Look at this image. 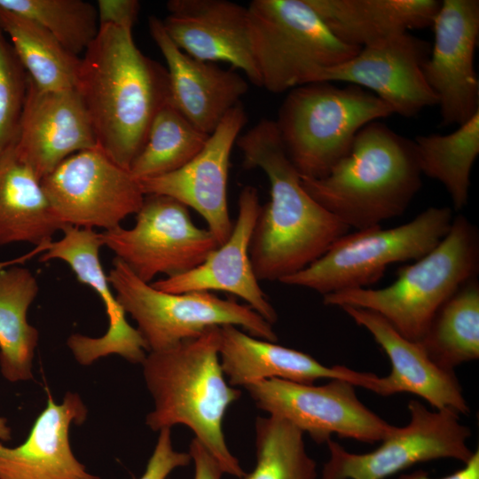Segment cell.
<instances>
[{
	"label": "cell",
	"instance_id": "cell-1",
	"mask_svg": "<svg viewBox=\"0 0 479 479\" xmlns=\"http://www.w3.org/2000/svg\"><path fill=\"white\" fill-rule=\"evenodd\" d=\"M236 145L244 167L262 169L271 185L250 243L254 272L259 281H280L318 259L349 228L305 191L274 121L261 120Z\"/></svg>",
	"mask_w": 479,
	"mask_h": 479
},
{
	"label": "cell",
	"instance_id": "cell-2",
	"mask_svg": "<svg viewBox=\"0 0 479 479\" xmlns=\"http://www.w3.org/2000/svg\"><path fill=\"white\" fill-rule=\"evenodd\" d=\"M75 90L97 145L130 170L154 117L169 101L167 68L137 47L131 28L99 25L81 58Z\"/></svg>",
	"mask_w": 479,
	"mask_h": 479
},
{
	"label": "cell",
	"instance_id": "cell-3",
	"mask_svg": "<svg viewBox=\"0 0 479 479\" xmlns=\"http://www.w3.org/2000/svg\"><path fill=\"white\" fill-rule=\"evenodd\" d=\"M219 338L220 326H212L172 348L146 354L141 365L154 408L145 423L154 432L188 427L224 474L240 478L245 472L228 449L222 425L241 392L225 381Z\"/></svg>",
	"mask_w": 479,
	"mask_h": 479
},
{
	"label": "cell",
	"instance_id": "cell-4",
	"mask_svg": "<svg viewBox=\"0 0 479 479\" xmlns=\"http://www.w3.org/2000/svg\"><path fill=\"white\" fill-rule=\"evenodd\" d=\"M413 142L378 121L357 134L349 153L323 177H301L305 191L349 229L403 215L421 187Z\"/></svg>",
	"mask_w": 479,
	"mask_h": 479
},
{
	"label": "cell",
	"instance_id": "cell-5",
	"mask_svg": "<svg viewBox=\"0 0 479 479\" xmlns=\"http://www.w3.org/2000/svg\"><path fill=\"white\" fill-rule=\"evenodd\" d=\"M479 269V233L466 216L453 217L444 239L424 256L397 271L379 288H355L323 295L327 306L373 311L401 335L420 342L440 307Z\"/></svg>",
	"mask_w": 479,
	"mask_h": 479
},
{
	"label": "cell",
	"instance_id": "cell-6",
	"mask_svg": "<svg viewBox=\"0 0 479 479\" xmlns=\"http://www.w3.org/2000/svg\"><path fill=\"white\" fill-rule=\"evenodd\" d=\"M391 114L385 102L359 86L317 82L290 90L274 122L300 176L320 178L349 153L364 126Z\"/></svg>",
	"mask_w": 479,
	"mask_h": 479
},
{
	"label": "cell",
	"instance_id": "cell-7",
	"mask_svg": "<svg viewBox=\"0 0 479 479\" xmlns=\"http://www.w3.org/2000/svg\"><path fill=\"white\" fill-rule=\"evenodd\" d=\"M247 8L261 87L270 92L316 82L361 49L339 40L306 0H253Z\"/></svg>",
	"mask_w": 479,
	"mask_h": 479
},
{
	"label": "cell",
	"instance_id": "cell-8",
	"mask_svg": "<svg viewBox=\"0 0 479 479\" xmlns=\"http://www.w3.org/2000/svg\"><path fill=\"white\" fill-rule=\"evenodd\" d=\"M453 219L449 207H430L402 225H381L346 233L315 262L279 282L322 295L364 288L382 277L395 263L415 261L447 234Z\"/></svg>",
	"mask_w": 479,
	"mask_h": 479
},
{
	"label": "cell",
	"instance_id": "cell-9",
	"mask_svg": "<svg viewBox=\"0 0 479 479\" xmlns=\"http://www.w3.org/2000/svg\"><path fill=\"white\" fill-rule=\"evenodd\" d=\"M116 298L137 323L148 352L164 350L212 326L242 327L253 337L276 342L272 325L249 305L211 292L168 293L138 279L116 257L107 274Z\"/></svg>",
	"mask_w": 479,
	"mask_h": 479
},
{
	"label": "cell",
	"instance_id": "cell-10",
	"mask_svg": "<svg viewBox=\"0 0 479 479\" xmlns=\"http://www.w3.org/2000/svg\"><path fill=\"white\" fill-rule=\"evenodd\" d=\"M100 234L103 245L146 283L195 268L219 246L208 229L195 225L185 205L160 194L145 195L133 227Z\"/></svg>",
	"mask_w": 479,
	"mask_h": 479
},
{
	"label": "cell",
	"instance_id": "cell-11",
	"mask_svg": "<svg viewBox=\"0 0 479 479\" xmlns=\"http://www.w3.org/2000/svg\"><path fill=\"white\" fill-rule=\"evenodd\" d=\"M410 421L397 427L374 451L352 453L329 439L330 457L321 479H386L421 462L454 459L463 464L473 452L467 441L470 429L449 408L429 411L420 402L408 403Z\"/></svg>",
	"mask_w": 479,
	"mask_h": 479
},
{
	"label": "cell",
	"instance_id": "cell-12",
	"mask_svg": "<svg viewBox=\"0 0 479 479\" xmlns=\"http://www.w3.org/2000/svg\"><path fill=\"white\" fill-rule=\"evenodd\" d=\"M41 183L58 219L80 228L120 226L145 199L138 180L98 146L67 157Z\"/></svg>",
	"mask_w": 479,
	"mask_h": 479
},
{
	"label": "cell",
	"instance_id": "cell-13",
	"mask_svg": "<svg viewBox=\"0 0 479 479\" xmlns=\"http://www.w3.org/2000/svg\"><path fill=\"white\" fill-rule=\"evenodd\" d=\"M244 388L259 409L287 420L318 444L326 443L333 434L373 444L397 428L368 409L355 386L344 380L315 386L272 378Z\"/></svg>",
	"mask_w": 479,
	"mask_h": 479
},
{
	"label": "cell",
	"instance_id": "cell-14",
	"mask_svg": "<svg viewBox=\"0 0 479 479\" xmlns=\"http://www.w3.org/2000/svg\"><path fill=\"white\" fill-rule=\"evenodd\" d=\"M431 27L434 44L423 74L436 96L441 125L459 126L479 112V80L475 68L479 1H441Z\"/></svg>",
	"mask_w": 479,
	"mask_h": 479
},
{
	"label": "cell",
	"instance_id": "cell-15",
	"mask_svg": "<svg viewBox=\"0 0 479 479\" xmlns=\"http://www.w3.org/2000/svg\"><path fill=\"white\" fill-rule=\"evenodd\" d=\"M430 43L410 32L399 34L362 47L349 59L323 70L317 82H345L359 86L385 102L405 118L437 106L423 67Z\"/></svg>",
	"mask_w": 479,
	"mask_h": 479
},
{
	"label": "cell",
	"instance_id": "cell-16",
	"mask_svg": "<svg viewBox=\"0 0 479 479\" xmlns=\"http://www.w3.org/2000/svg\"><path fill=\"white\" fill-rule=\"evenodd\" d=\"M247 121L243 106L236 105L186 164L170 173L138 180L145 195L169 196L198 212L219 246L228 240L233 227L227 200L230 158Z\"/></svg>",
	"mask_w": 479,
	"mask_h": 479
},
{
	"label": "cell",
	"instance_id": "cell-17",
	"mask_svg": "<svg viewBox=\"0 0 479 479\" xmlns=\"http://www.w3.org/2000/svg\"><path fill=\"white\" fill-rule=\"evenodd\" d=\"M63 237L43 247L40 262L61 260L69 265L76 279L90 287L101 299L108 327L100 337L73 334L67 346L76 361L89 365L101 357L118 355L132 364H142L147 348L137 328L126 318L100 262L101 234L93 229L65 225Z\"/></svg>",
	"mask_w": 479,
	"mask_h": 479
},
{
	"label": "cell",
	"instance_id": "cell-18",
	"mask_svg": "<svg viewBox=\"0 0 479 479\" xmlns=\"http://www.w3.org/2000/svg\"><path fill=\"white\" fill-rule=\"evenodd\" d=\"M96 146L92 124L77 90H43L28 76L14 145L20 160L42 180L67 157Z\"/></svg>",
	"mask_w": 479,
	"mask_h": 479
},
{
	"label": "cell",
	"instance_id": "cell-19",
	"mask_svg": "<svg viewBox=\"0 0 479 479\" xmlns=\"http://www.w3.org/2000/svg\"><path fill=\"white\" fill-rule=\"evenodd\" d=\"M260 208L256 188L245 186L239 195L238 216L228 240L195 268L151 285L168 293L226 292L241 298L273 325L278 319L277 312L259 285L249 255Z\"/></svg>",
	"mask_w": 479,
	"mask_h": 479
},
{
	"label": "cell",
	"instance_id": "cell-20",
	"mask_svg": "<svg viewBox=\"0 0 479 479\" xmlns=\"http://www.w3.org/2000/svg\"><path fill=\"white\" fill-rule=\"evenodd\" d=\"M166 5L164 29L182 51L202 61L229 63L261 87L247 7L228 0H169Z\"/></svg>",
	"mask_w": 479,
	"mask_h": 479
},
{
	"label": "cell",
	"instance_id": "cell-21",
	"mask_svg": "<svg viewBox=\"0 0 479 479\" xmlns=\"http://www.w3.org/2000/svg\"><path fill=\"white\" fill-rule=\"evenodd\" d=\"M148 27L167 64L169 102L198 130L210 135L228 112L240 104L248 90L247 82L233 70L182 51L159 18L149 17Z\"/></svg>",
	"mask_w": 479,
	"mask_h": 479
},
{
	"label": "cell",
	"instance_id": "cell-22",
	"mask_svg": "<svg viewBox=\"0 0 479 479\" xmlns=\"http://www.w3.org/2000/svg\"><path fill=\"white\" fill-rule=\"evenodd\" d=\"M88 409L82 397L67 392L58 404L47 391L44 409L27 439L15 447L0 442V479H100L75 456L69 438L72 425H82Z\"/></svg>",
	"mask_w": 479,
	"mask_h": 479
},
{
	"label": "cell",
	"instance_id": "cell-23",
	"mask_svg": "<svg viewBox=\"0 0 479 479\" xmlns=\"http://www.w3.org/2000/svg\"><path fill=\"white\" fill-rule=\"evenodd\" d=\"M218 353L232 387L272 378L304 384L319 379L344 380L375 393L379 387L380 377L373 373L326 366L307 353L253 337L232 325L220 326Z\"/></svg>",
	"mask_w": 479,
	"mask_h": 479
},
{
	"label": "cell",
	"instance_id": "cell-24",
	"mask_svg": "<svg viewBox=\"0 0 479 479\" xmlns=\"http://www.w3.org/2000/svg\"><path fill=\"white\" fill-rule=\"evenodd\" d=\"M341 309L372 334L390 361L391 372L387 377H380L377 394L388 397L411 393L436 410L449 408L459 414L469 412L454 371L433 361L420 342L404 338L373 311L350 306Z\"/></svg>",
	"mask_w": 479,
	"mask_h": 479
},
{
	"label": "cell",
	"instance_id": "cell-25",
	"mask_svg": "<svg viewBox=\"0 0 479 479\" xmlns=\"http://www.w3.org/2000/svg\"><path fill=\"white\" fill-rule=\"evenodd\" d=\"M329 30L346 44L362 48L432 25L437 0H306Z\"/></svg>",
	"mask_w": 479,
	"mask_h": 479
},
{
	"label": "cell",
	"instance_id": "cell-26",
	"mask_svg": "<svg viewBox=\"0 0 479 479\" xmlns=\"http://www.w3.org/2000/svg\"><path fill=\"white\" fill-rule=\"evenodd\" d=\"M65 225L55 216L41 179L16 154L0 153V247L26 242L43 247Z\"/></svg>",
	"mask_w": 479,
	"mask_h": 479
},
{
	"label": "cell",
	"instance_id": "cell-27",
	"mask_svg": "<svg viewBox=\"0 0 479 479\" xmlns=\"http://www.w3.org/2000/svg\"><path fill=\"white\" fill-rule=\"evenodd\" d=\"M21 264L0 271V372L10 382L33 378L39 332L27 311L39 292L33 272Z\"/></svg>",
	"mask_w": 479,
	"mask_h": 479
},
{
	"label": "cell",
	"instance_id": "cell-28",
	"mask_svg": "<svg viewBox=\"0 0 479 479\" xmlns=\"http://www.w3.org/2000/svg\"><path fill=\"white\" fill-rule=\"evenodd\" d=\"M0 28L29 78L41 90L75 89L81 58L35 21L0 7Z\"/></svg>",
	"mask_w": 479,
	"mask_h": 479
},
{
	"label": "cell",
	"instance_id": "cell-29",
	"mask_svg": "<svg viewBox=\"0 0 479 479\" xmlns=\"http://www.w3.org/2000/svg\"><path fill=\"white\" fill-rule=\"evenodd\" d=\"M412 142L421 174L444 186L455 211L463 209L479 154V112L451 133L419 135Z\"/></svg>",
	"mask_w": 479,
	"mask_h": 479
},
{
	"label": "cell",
	"instance_id": "cell-30",
	"mask_svg": "<svg viewBox=\"0 0 479 479\" xmlns=\"http://www.w3.org/2000/svg\"><path fill=\"white\" fill-rule=\"evenodd\" d=\"M440 366L453 370L479 357V283L463 284L438 310L419 342Z\"/></svg>",
	"mask_w": 479,
	"mask_h": 479
},
{
	"label": "cell",
	"instance_id": "cell-31",
	"mask_svg": "<svg viewBox=\"0 0 479 479\" xmlns=\"http://www.w3.org/2000/svg\"><path fill=\"white\" fill-rule=\"evenodd\" d=\"M209 135L198 130L169 101L154 117L145 143L130 167L137 179L178 169L204 146Z\"/></svg>",
	"mask_w": 479,
	"mask_h": 479
},
{
	"label": "cell",
	"instance_id": "cell-32",
	"mask_svg": "<svg viewBox=\"0 0 479 479\" xmlns=\"http://www.w3.org/2000/svg\"><path fill=\"white\" fill-rule=\"evenodd\" d=\"M256 464L240 479H317L316 462L306 452L303 433L270 415L255 421Z\"/></svg>",
	"mask_w": 479,
	"mask_h": 479
},
{
	"label": "cell",
	"instance_id": "cell-33",
	"mask_svg": "<svg viewBox=\"0 0 479 479\" xmlns=\"http://www.w3.org/2000/svg\"><path fill=\"white\" fill-rule=\"evenodd\" d=\"M0 7L35 21L78 57L99 30L97 6L83 0H0Z\"/></svg>",
	"mask_w": 479,
	"mask_h": 479
},
{
	"label": "cell",
	"instance_id": "cell-34",
	"mask_svg": "<svg viewBox=\"0 0 479 479\" xmlns=\"http://www.w3.org/2000/svg\"><path fill=\"white\" fill-rule=\"evenodd\" d=\"M28 75L0 28V153L15 145Z\"/></svg>",
	"mask_w": 479,
	"mask_h": 479
},
{
	"label": "cell",
	"instance_id": "cell-35",
	"mask_svg": "<svg viewBox=\"0 0 479 479\" xmlns=\"http://www.w3.org/2000/svg\"><path fill=\"white\" fill-rule=\"evenodd\" d=\"M192 461L189 452L176 451L171 440V428H162L145 469L137 479H167L175 469Z\"/></svg>",
	"mask_w": 479,
	"mask_h": 479
},
{
	"label": "cell",
	"instance_id": "cell-36",
	"mask_svg": "<svg viewBox=\"0 0 479 479\" xmlns=\"http://www.w3.org/2000/svg\"><path fill=\"white\" fill-rule=\"evenodd\" d=\"M97 10L99 25L133 28L140 11L137 0H98Z\"/></svg>",
	"mask_w": 479,
	"mask_h": 479
},
{
	"label": "cell",
	"instance_id": "cell-37",
	"mask_svg": "<svg viewBox=\"0 0 479 479\" xmlns=\"http://www.w3.org/2000/svg\"><path fill=\"white\" fill-rule=\"evenodd\" d=\"M189 454L194 464L193 479H221L224 474L216 459L195 437L191 441Z\"/></svg>",
	"mask_w": 479,
	"mask_h": 479
},
{
	"label": "cell",
	"instance_id": "cell-38",
	"mask_svg": "<svg viewBox=\"0 0 479 479\" xmlns=\"http://www.w3.org/2000/svg\"><path fill=\"white\" fill-rule=\"evenodd\" d=\"M397 479H479V452H474L462 468L449 475L432 478L425 471L416 470L402 474Z\"/></svg>",
	"mask_w": 479,
	"mask_h": 479
},
{
	"label": "cell",
	"instance_id": "cell-39",
	"mask_svg": "<svg viewBox=\"0 0 479 479\" xmlns=\"http://www.w3.org/2000/svg\"><path fill=\"white\" fill-rule=\"evenodd\" d=\"M40 253H42L41 248L39 247H36L31 252L27 253L21 256L11 260L0 261V271L12 265L23 264L27 260L32 258L34 255Z\"/></svg>",
	"mask_w": 479,
	"mask_h": 479
},
{
	"label": "cell",
	"instance_id": "cell-40",
	"mask_svg": "<svg viewBox=\"0 0 479 479\" xmlns=\"http://www.w3.org/2000/svg\"><path fill=\"white\" fill-rule=\"evenodd\" d=\"M12 439V428L8 425L7 419L0 417V441L8 442Z\"/></svg>",
	"mask_w": 479,
	"mask_h": 479
}]
</instances>
